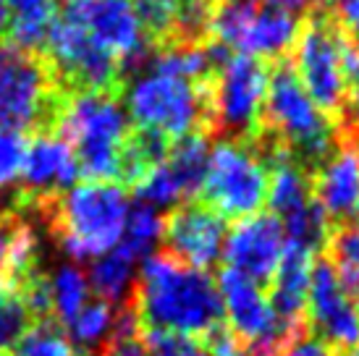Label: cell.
I'll list each match as a JSON object with an SVG mask.
<instances>
[{
    "mask_svg": "<svg viewBox=\"0 0 359 356\" xmlns=\"http://www.w3.org/2000/svg\"><path fill=\"white\" fill-rule=\"evenodd\" d=\"M131 307L144 333L205 338L223 325L218 283L208 270H197L170 254H150L137 267Z\"/></svg>",
    "mask_w": 359,
    "mask_h": 356,
    "instance_id": "obj_1",
    "label": "cell"
},
{
    "mask_svg": "<svg viewBox=\"0 0 359 356\" xmlns=\"http://www.w3.org/2000/svg\"><path fill=\"white\" fill-rule=\"evenodd\" d=\"M50 131L74 149L79 176L121 184V158L131 137V121L116 92L63 95Z\"/></svg>",
    "mask_w": 359,
    "mask_h": 356,
    "instance_id": "obj_2",
    "label": "cell"
},
{
    "mask_svg": "<svg viewBox=\"0 0 359 356\" xmlns=\"http://www.w3.org/2000/svg\"><path fill=\"white\" fill-rule=\"evenodd\" d=\"M50 207L53 233L71 262L97 259L123 238L131 199L123 184L84 181L63 191Z\"/></svg>",
    "mask_w": 359,
    "mask_h": 356,
    "instance_id": "obj_3",
    "label": "cell"
},
{
    "mask_svg": "<svg viewBox=\"0 0 359 356\" xmlns=\"http://www.w3.org/2000/svg\"><path fill=\"white\" fill-rule=\"evenodd\" d=\"M312 173L339 144L341 129L312 102L289 63H278L268 76L262 131Z\"/></svg>",
    "mask_w": 359,
    "mask_h": 356,
    "instance_id": "obj_4",
    "label": "cell"
},
{
    "mask_svg": "<svg viewBox=\"0 0 359 356\" xmlns=\"http://www.w3.org/2000/svg\"><path fill=\"white\" fill-rule=\"evenodd\" d=\"M210 79L194 84L152 69L140 71L123 92L126 116L137 129L160 134L168 142L189 137L208 126Z\"/></svg>",
    "mask_w": 359,
    "mask_h": 356,
    "instance_id": "obj_5",
    "label": "cell"
},
{
    "mask_svg": "<svg viewBox=\"0 0 359 356\" xmlns=\"http://www.w3.org/2000/svg\"><path fill=\"white\" fill-rule=\"evenodd\" d=\"M268 163L252 139H220L210 147L200 197L220 218L257 215L268 199Z\"/></svg>",
    "mask_w": 359,
    "mask_h": 356,
    "instance_id": "obj_6",
    "label": "cell"
},
{
    "mask_svg": "<svg viewBox=\"0 0 359 356\" xmlns=\"http://www.w3.org/2000/svg\"><path fill=\"white\" fill-rule=\"evenodd\" d=\"M63 95L40 55L0 40V126L21 134L53 129Z\"/></svg>",
    "mask_w": 359,
    "mask_h": 356,
    "instance_id": "obj_7",
    "label": "cell"
},
{
    "mask_svg": "<svg viewBox=\"0 0 359 356\" xmlns=\"http://www.w3.org/2000/svg\"><path fill=\"white\" fill-rule=\"evenodd\" d=\"M270 69L265 60L231 53L210 79L208 131L223 139H257Z\"/></svg>",
    "mask_w": 359,
    "mask_h": 356,
    "instance_id": "obj_8",
    "label": "cell"
},
{
    "mask_svg": "<svg viewBox=\"0 0 359 356\" xmlns=\"http://www.w3.org/2000/svg\"><path fill=\"white\" fill-rule=\"evenodd\" d=\"M344 48L346 34L341 32L336 16L315 13L302 27L299 40L291 50V69L299 76L312 102L325 116L336 121L344 113L346 84H344Z\"/></svg>",
    "mask_w": 359,
    "mask_h": 356,
    "instance_id": "obj_9",
    "label": "cell"
},
{
    "mask_svg": "<svg viewBox=\"0 0 359 356\" xmlns=\"http://www.w3.org/2000/svg\"><path fill=\"white\" fill-rule=\"evenodd\" d=\"M48 66H50L55 84L60 92H116L121 87L118 58L92 40L84 24L74 16H60L53 24L48 42Z\"/></svg>",
    "mask_w": 359,
    "mask_h": 356,
    "instance_id": "obj_10",
    "label": "cell"
},
{
    "mask_svg": "<svg viewBox=\"0 0 359 356\" xmlns=\"http://www.w3.org/2000/svg\"><path fill=\"white\" fill-rule=\"evenodd\" d=\"M307 330L323 338L333 351L359 346V312L354 296L325 257H318L309 275Z\"/></svg>",
    "mask_w": 359,
    "mask_h": 356,
    "instance_id": "obj_11",
    "label": "cell"
},
{
    "mask_svg": "<svg viewBox=\"0 0 359 356\" xmlns=\"http://www.w3.org/2000/svg\"><path fill=\"white\" fill-rule=\"evenodd\" d=\"M286 231L273 212H257L236 220L226 231L223 241V265L250 278L257 286H268L283 257Z\"/></svg>",
    "mask_w": 359,
    "mask_h": 356,
    "instance_id": "obj_12",
    "label": "cell"
},
{
    "mask_svg": "<svg viewBox=\"0 0 359 356\" xmlns=\"http://www.w3.org/2000/svg\"><path fill=\"white\" fill-rule=\"evenodd\" d=\"M226 231V220L215 210L184 202L170 210L163 226V244L168 249L165 254L197 270H210L223 254Z\"/></svg>",
    "mask_w": 359,
    "mask_h": 356,
    "instance_id": "obj_13",
    "label": "cell"
},
{
    "mask_svg": "<svg viewBox=\"0 0 359 356\" xmlns=\"http://www.w3.org/2000/svg\"><path fill=\"white\" fill-rule=\"evenodd\" d=\"M74 16L84 24V29L92 34V40L118 58L121 69H140L152 55V45L144 37L137 16V8L131 0H90L87 6Z\"/></svg>",
    "mask_w": 359,
    "mask_h": 356,
    "instance_id": "obj_14",
    "label": "cell"
},
{
    "mask_svg": "<svg viewBox=\"0 0 359 356\" xmlns=\"http://www.w3.org/2000/svg\"><path fill=\"white\" fill-rule=\"evenodd\" d=\"M79 178L74 149L53 131H40L27 147L21 170V199L34 205H53Z\"/></svg>",
    "mask_w": 359,
    "mask_h": 356,
    "instance_id": "obj_15",
    "label": "cell"
},
{
    "mask_svg": "<svg viewBox=\"0 0 359 356\" xmlns=\"http://www.w3.org/2000/svg\"><path fill=\"white\" fill-rule=\"evenodd\" d=\"M312 199L328 223L346 226L359 220V155L344 131L333 152L312 170Z\"/></svg>",
    "mask_w": 359,
    "mask_h": 356,
    "instance_id": "obj_16",
    "label": "cell"
},
{
    "mask_svg": "<svg viewBox=\"0 0 359 356\" xmlns=\"http://www.w3.org/2000/svg\"><path fill=\"white\" fill-rule=\"evenodd\" d=\"M318 259V252L307 244L286 238L283 257L270 280V307L278 317V322L286 327V333H299L307 327V294L312 265Z\"/></svg>",
    "mask_w": 359,
    "mask_h": 356,
    "instance_id": "obj_17",
    "label": "cell"
},
{
    "mask_svg": "<svg viewBox=\"0 0 359 356\" xmlns=\"http://www.w3.org/2000/svg\"><path fill=\"white\" fill-rule=\"evenodd\" d=\"M302 24L297 16L291 13H280V11L257 6L255 16L250 19L247 29L241 34L239 53L241 55H252L257 60H280L286 58L297 40H299Z\"/></svg>",
    "mask_w": 359,
    "mask_h": 356,
    "instance_id": "obj_18",
    "label": "cell"
},
{
    "mask_svg": "<svg viewBox=\"0 0 359 356\" xmlns=\"http://www.w3.org/2000/svg\"><path fill=\"white\" fill-rule=\"evenodd\" d=\"M142 259L118 244L116 249L105 252L102 257L92 259L87 280H90L92 294H97L100 301L105 304H123L134 291V280H137V267Z\"/></svg>",
    "mask_w": 359,
    "mask_h": 356,
    "instance_id": "obj_19",
    "label": "cell"
},
{
    "mask_svg": "<svg viewBox=\"0 0 359 356\" xmlns=\"http://www.w3.org/2000/svg\"><path fill=\"white\" fill-rule=\"evenodd\" d=\"M11 6V27L8 45L24 53H40L48 42L55 16H58V0H8Z\"/></svg>",
    "mask_w": 359,
    "mask_h": 356,
    "instance_id": "obj_20",
    "label": "cell"
},
{
    "mask_svg": "<svg viewBox=\"0 0 359 356\" xmlns=\"http://www.w3.org/2000/svg\"><path fill=\"white\" fill-rule=\"evenodd\" d=\"M210 137L208 131H194L189 137L170 142L168 155H165V165L173 173L179 189L184 191V199L200 197L202 181H205V170H208L210 158Z\"/></svg>",
    "mask_w": 359,
    "mask_h": 356,
    "instance_id": "obj_21",
    "label": "cell"
},
{
    "mask_svg": "<svg viewBox=\"0 0 359 356\" xmlns=\"http://www.w3.org/2000/svg\"><path fill=\"white\" fill-rule=\"evenodd\" d=\"M50 291V320L60 327H69L71 320L92 301V288L87 273L76 262H63L48 278Z\"/></svg>",
    "mask_w": 359,
    "mask_h": 356,
    "instance_id": "obj_22",
    "label": "cell"
},
{
    "mask_svg": "<svg viewBox=\"0 0 359 356\" xmlns=\"http://www.w3.org/2000/svg\"><path fill=\"white\" fill-rule=\"evenodd\" d=\"M113 322H116L113 307L100 301V299H95V301H90L79 315L71 320L66 336L74 343V348H87L90 351V348L108 343L110 333H113Z\"/></svg>",
    "mask_w": 359,
    "mask_h": 356,
    "instance_id": "obj_23",
    "label": "cell"
},
{
    "mask_svg": "<svg viewBox=\"0 0 359 356\" xmlns=\"http://www.w3.org/2000/svg\"><path fill=\"white\" fill-rule=\"evenodd\" d=\"M163 226H165V218L158 210L147 207V205H137L129 210L121 244L131 249L140 259L150 257V254H155L158 244H163Z\"/></svg>",
    "mask_w": 359,
    "mask_h": 356,
    "instance_id": "obj_24",
    "label": "cell"
},
{
    "mask_svg": "<svg viewBox=\"0 0 359 356\" xmlns=\"http://www.w3.org/2000/svg\"><path fill=\"white\" fill-rule=\"evenodd\" d=\"M32 325H34V317L21 291L0 283V356L11 354Z\"/></svg>",
    "mask_w": 359,
    "mask_h": 356,
    "instance_id": "obj_25",
    "label": "cell"
},
{
    "mask_svg": "<svg viewBox=\"0 0 359 356\" xmlns=\"http://www.w3.org/2000/svg\"><path fill=\"white\" fill-rule=\"evenodd\" d=\"M11 356H76V348L53 320H37L24 333Z\"/></svg>",
    "mask_w": 359,
    "mask_h": 356,
    "instance_id": "obj_26",
    "label": "cell"
},
{
    "mask_svg": "<svg viewBox=\"0 0 359 356\" xmlns=\"http://www.w3.org/2000/svg\"><path fill=\"white\" fill-rule=\"evenodd\" d=\"M325 249H328L325 259L336 267L346 288H351L359 280V220L330 231Z\"/></svg>",
    "mask_w": 359,
    "mask_h": 356,
    "instance_id": "obj_27",
    "label": "cell"
},
{
    "mask_svg": "<svg viewBox=\"0 0 359 356\" xmlns=\"http://www.w3.org/2000/svg\"><path fill=\"white\" fill-rule=\"evenodd\" d=\"M140 16L142 32L150 45L163 48L176 37V19H179V0H137L134 3Z\"/></svg>",
    "mask_w": 359,
    "mask_h": 356,
    "instance_id": "obj_28",
    "label": "cell"
},
{
    "mask_svg": "<svg viewBox=\"0 0 359 356\" xmlns=\"http://www.w3.org/2000/svg\"><path fill=\"white\" fill-rule=\"evenodd\" d=\"M29 139L16 129L0 126V191L16 186L24 170V158H27Z\"/></svg>",
    "mask_w": 359,
    "mask_h": 356,
    "instance_id": "obj_29",
    "label": "cell"
},
{
    "mask_svg": "<svg viewBox=\"0 0 359 356\" xmlns=\"http://www.w3.org/2000/svg\"><path fill=\"white\" fill-rule=\"evenodd\" d=\"M344 84H346V100H344V131L357 134L359 131V48L349 45L344 48Z\"/></svg>",
    "mask_w": 359,
    "mask_h": 356,
    "instance_id": "obj_30",
    "label": "cell"
},
{
    "mask_svg": "<svg viewBox=\"0 0 359 356\" xmlns=\"http://www.w3.org/2000/svg\"><path fill=\"white\" fill-rule=\"evenodd\" d=\"M152 356H212L202 338H179L163 333H144Z\"/></svg>",
    "mask_w": 359,
    "mask_h": 356,
    "instance_id": "obj_31",
    "label": "cell"
},
{
    "mask_svg": "<svg viewBox=\"0 0 359 356\" xmlns=\"http://www.w3.org/2000/svg\"><path fill=\"white\" fill-rule=\"evenodd\" d=\"M278 356H339V351H333L323 338H318L304 327V330L283 341Z\"/></svg>",
    "mask_w": 359,
    "mask_h": 356,
    "instance_id": "obj_32",
    "label": "cell"
},
{
    "mask_svg": "<svg viewBox=\"0 0 359 356\" xmlns=\"http://www.w3.org/2000/svg\"><path fill=\"white\" fill-rule=\"evenodd\" d=\"M21 228H24V220L19 215L0 212V283H6V278H8L11 257H13L16 241L21 236Z\"/></svg>",
    "mask_w": 359,
    "mask_h": 356,
    "instance_id": "obj_33",
    "label": "cell"
},
{
    "mask_svg": "<svg viewBox=\"0 0 359 356\" xmlns=\"http://www.w3.org/2000/svg\"><path fill=\"white\" fill-rule=\"evenodd\" d=\"M205 343H208L212 356H250L247 343H244L239 336H233L226 325H220L218 330H212V333L205 338Z\"/></svg>",
    "mask_w": 359,
    "mask_h": 356,
    "instance_id": "obj_34",
    "label": "cell"
},
{
    "mask_svg": "<svg viewBox=\"0 0 359 356\" xmlns=\"http://www.w3.org/2000/svg\"><path fill=\"white\" fill-rule=\"evenodd\" d=\"M102 356H152V354L147 341H144V333H142V336H123V338L110 336Z\"/></svg>",
    "mask_w": 359,
    "mask_h": 356,
    "instance_id": "obj_35",
    "label": "cell"
},
{
    "mask_svg": "<svg viewBox=\"0 0 359 356\" xmlns=\"http://www.w3.org/2000/svg\"><path fill=\"white\" fill-rule=\"evenodd\" d=\"M339 27L344 34H351L354 37V45L359 48V0H349L346 6H341L339 8Z\"/></svg>",
    "mask_w": 359,
    "mask_h": 356,
    "instance_id": "obj_36",
    "label": "cell"
},
{
    "mask_svg": "<svg viewBox=\"0 0 359 356\" xmlns=\"http://www.w3.org/2000/svg\"><path fill=\"white\" fill-rule=\"evenodd\" d=\"M259 6L273 11H280V13H291V16H299L312 6V0H257Z\"/></svg>",
    "mask_w": 359,
    "mask_h": 356,
    "instance_id": "obj_37",
    "label": "cell"
},
{
    "mask_svg": "<svg viewBox=\"0 0 359 356\" xmlns=\"http://www.w3.org/2000/svg\"><path fill=\"white\" fill-rule=\"evenodd\" d=\"M8 27H11V6L8 0H0V40L8 34Z\"/></svg>",
    "mask_w": 359,
    "mask_h": 356,
    "instance_id": "obj_38",
    "label": "cell"
},
{
    "mask_svg": "<svg viewBox=\"0 0 359 356\" xmlns=\"http://www.w3.org/2000/svg\"><path fill=\"white\" fill-rule=\"evenodd\" d=\"M90 0H63V13H76L87 6Z\"/></svg>",
    "mask_w": 359,
    "mask_h": 356,
    "instance_id": "obj_39",
    "label": "cell"
},
{
    "mask_svg": "<svg viewBox=\"0 0 359 356\" xmlns=\"http://www.w3.org/2000/svg\"><path fill=\"white\" fill-rule=\"evenodd\" d=\"M349 0H318V6L323 8H341V6H346Z\"/></svg>",
    "mask_w": 359,
    "mask_h": 356,
    "instance_id": "obj_40",
    "label": "cell"
},
{
    "mask_svg": "<svg viewBox=\"0 0 359 356\" xmlns=\"http://www.w3.org/2000/svg\"><path fill=\"white\" fill-rule=\"evenodd\" d=\"M349 291H351V296H354V304H357V312H359V280L349 288Z\"/></svg>",
    "mask_w": 359,
    "mask_h": 356,
    "instance_id": "obj_41",
    "label": "cell"
},
{
    "mask_svg": "<svg viewBox=\"0 0 359 356\" xmlns=\"http://www.w3.org/2000/svg\"><path fill=\"white\" fill-rule=\"evenodd\" d=\"M344 134L351 139V144H354V149H357V155H359V131H357V134H349V131H344Z\"/></svg>",
    "mask_w": 359,
    "mask_h": 356,
    "instance_id": "obj_42",
    "label": "cell"
},
{
    "mask_svg": "<svg viewBox=\"0 0 359 356\" xmlns=\"http://www.w3.org/2000/svg\"><path fill=\"white\" fill-rule=\"evenodd\" d=\"M210 3H226V0H210Z\"/></svg>",
    "mask_w": 359,
    "mask_h": 356,
    "instance_id": "obj_43",
    "label": "cell"
}]
</instances>
